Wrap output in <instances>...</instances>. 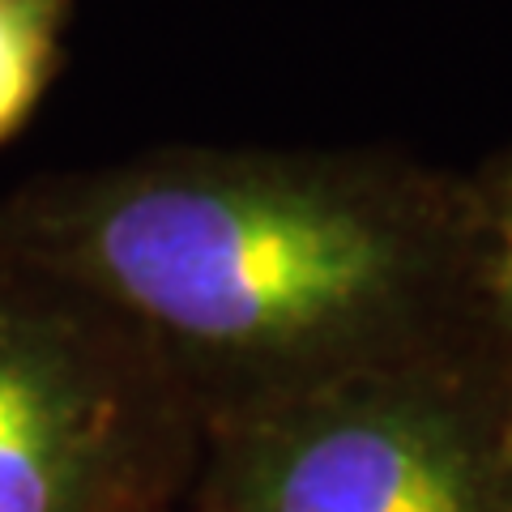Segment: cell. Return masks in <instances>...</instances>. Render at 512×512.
Wrapping results in <instances>:
<instances>
[{"instance_id": "6da1fadb", "label": "cell", "mask_w": 512, "mask_h": 512, "mask_svg": "<svg viewBox=\"0 0 512 512\" xmlns=\"http://www.w3.org/2000/svg\"><path fill=\"white\" fill-rule=\"evenodd\" d=\"M0 265L141 338L205 423L478 338L470 180L389 154L175 146L0 197Z\"/></svg>"}, {"instance_id": "7a4b0ae2", "label": "cell", "mask_w": 512, "mask_h": 512, "mask_svg": "<svg viewBox=\"0 0 512 512\" xmlns=\"http://www.w3.org/2000/svg\"><path fill=\"white\" fill-rule=\"evenodd\" d=\"M210 431L222 512H512V410L483 329Z\"/></svg>"}, {"instance_id": "3957f363", "label": "cell", "mask_w": 512, "mask_h": 512, "mask_svg": "<svg viewBox=\"0 0 512 512\" xmlns=\"http://www.w3.org/2000/svg\"><path fill=\"white\" fill-rule=\"evenodd\" d=\"M188 423L201 410L120 320L0 265V512H120Z\"/></svg>"}, {"instance_id": "277c9868", "label": "cell", "mask_w": 512, "mask_h": 512, "mask_svg": "<svg viewBox=\"0 0 512 512\" xmlns=\"http://www.w3.org/2000/svg\"><path fill=\"white\" fill-rule=\"evenodd\" d=\"M474 197V312L512 410V158L470 180Z\"/></svg>"}, {"instance_id": "5b68a950", "label": "cell", "mask_w": 512, "mask_h": 512, "mask_svg": "<svg viewBox=\"0 0 512 512\" xmlns=\"http://www.w3.org/2000/svg\"><path fill=\"white\" fill-rule=\"evenodd\" d=\"M77 0H0V146L52 82Z\"/></svg>"}]
</instances>
